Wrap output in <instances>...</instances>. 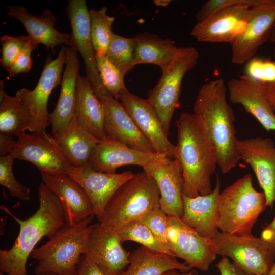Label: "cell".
<instances>
[{
	"mask_svg": "<svg viewBox=\"0 0 275 275\" xmlns=\"http://www.w3.org/2000/svg\"><path fill=\"white\" fill-rule=\"evenodd\" d=\"M39 208L30 217L21 219L5 206L0 208L16 221L19 232L12 246L0 250V270L7 275H28V258L44 237H52L66 225L62 206L56 196L42 182L38 187Z\"/></svg>",
	"mask_w": 275,
	"mask_h": 275,
	"instance_id": "1",
	"label": "cell"
},
{
	"mask_svg": "<svg viewBox=\"0 0 275 275\" xmlns=\"http://www.w3.org/2000/svg\"><path fill=\"white\" fill-rule=\"evenodd\" d=\"M225 81L215 79L200 88L193 114L200 123L216 151L217 165L226 174L240 160L234 112L227 101Z\"/></svg>",
	"mask_w": 275,
	"mask_h": 275,
	"instance_id": "2",
	"label": "cell"
},
{
	"mask_svg": "<svg viewBox=\"0 0 275 275\" xmlns=\"http://www.w3.org/2000/svg\"><path fill=\"white\" fill-rule=\"evenodd\" d=\"M176 126L177 141L174 159L182 168L183 195L194 198L211 193V177L218 166L212 143L193 113L182 112Z\"/></svg>",
	"mask_w": 275,
	"mask_h": 275,
	"instance_id": "3",
	"label": "cell"
},
{
	"mask_svg": "<svg viewBox=\"0 0 275 275\" xmlns=\"http://www.w3.org/2000/svg\"><path fill=\"white\" fill-rule=\"evenodd\" d=\"M91 216L76 225H66L43 245L35 248L30 257L36 262V275L53 273L57 275H75L93 224Z\"/></svg>",
	"mask_w": 275,
	"mask_h": 275,
	"instance_id": "4",
	"label": "cell"
},
{
	"mask_svg": "<svg viewBox=\"0 0 275 275\" xmlns=\"http://www.w3.org/2000/svg\"><path fill=\"white\" fill-rule=\"evenodd\" d=\"M264 193L253 187L247 174L227 187L217 201L218 227L221 232L235 236H250L259 215L266 207Z\"/></svg>",
	"mask_w": 275,
	"mask_h": 275,
	"instance_id": "5",
	"label": "cell"
},
{
	"mask_svg": "<svg viewBox=\"0 0 275 275\" xmlns=\"http://www.w3.org/2000/svg\"><path fill=\"white\" fill-rule=\"evenodd\" d=\"M159 199V191L153 178L144 171L135 174L112 197L99 223L115 231L160 207Z\"/></svg>",
	"mask_w": 275,
	"mask_h": 275,
	"instance_id": "6",
	"label": "cell"
},
{
	"mask_svg": "<svg viewBox=\"0 0 275 275\" xmlns=\"http://www.w3.org/2000/svg\"><path fill=\"white\" fill-rule=\"evenodd\" d=\"M199 54L192 46L179 47L154 88L150 90L147 100L157 113L168 135L173 116L180 105L182 82L185 74L197 64Z\"/></svg>",
	"mask_w": 275,
	"mask_h": 275,
	"instance_id": "7",
	"label": "cell"
},
{
	"mask_svg": "<svg viewBox=\"0 0 275 275\" xmlns=\"http://www.w3.org/2000/svg\"><path fill=\"white\" fill-rule=\"evenodd\" d=\"M217 255L230 258L250 275H268L275 261V248L261 237L218 232L211 238Z\"/></svg>",
	"mask_w": 275,
	"mask_h": 275,
	"instance_id": "8",
	"label": "cell"
},
{
	"mask_svg": "<svg viewBox=\"0 0 275 275\" xmlns=\"http://www.w3.org/2000/svg\"><path fill=\"white\" fill-rule=\"evenodd\" d=\"M58 56H49L45 61L40 78L33 90L23 88L17 91V97L25 106L30 117L28 130L45 132L50 125L47 105L52 90L61 84L62 73L66 61V47L61 45Z\"/></svg>",
	"mask_w": 275,
	"mask_h": 275,
	"instance_id": "9",
	"label": "cell"
},
{
	"mask_svg": "<svg viewBox=\"0 0 275 275\" xmlns=\"http://www.w3.org/2000/svg\"><path fill=\"white\" fill-rule=\"evenodd\" d=\"M167 232L174 257L184 260L190 269L208 270L217 255L211 239L201 237L175 216L168 215Z\"/></svg>",
	"mask_w": 275,
	"mask_h": 275,
	"instance_id": "10",
	"label": "cell"
},
{
	"mask_svg": "<svg viewBox=\"0 0 275 275\" xmlns=\"http://www.w3.org/2000/svg\"><path fill=\"white\" fill-rule=\"evenodd\" d=\"M274 30L275 0H255L245 30L231 44L232 63L241 65L253 58Z\"/></svg>",
	"mask_w": 275,
	"mask_h": 275,
	"instance_id": "11",
	"label": "cell"
},
{
	"mask_svg": "<svg viewBox=\"0 0 275 275\" xmlns=\"http://www.w3.org/2000/svg\"><path fill=\"white\" fill-rule=\"evenodd\" d=\"M14 159L34 164L41 172L68 175L72 166L54 142L45 132H32L18 138L10 153Z\"/></svg>",
	"mask_w": 275,
	"mask_h": 275,
	"instance_id": "12",
	"label": "cell"
},
{
	"mask_svg": "<svg viewBox=\"0 0 275 275\" xmlns=\"http://www.w3.org/2000/svg\"><path fill=\"white\" fill-rule=\"evenodd\" d=\"M66 11L70 21L73 47L81 56L86 77L99 99L108 92L100 80L90 32V11L85 0H69Z\"/></svg>",
	"mask_w": 275,
	"mask_h": 275,
	"instance_id": "13",
	"label": "cell"
},
{
	"mask_svg": "<svg viewBox=\"0 0 275 275\" xmlns=\"http://www.w3.org/2000/svg\"><path fill=\"white\" fill-rule=\"evenodd\" d=\"M255 0L223 9L197 22L190 35L198 41L230 45L245 30L251 6Z\"/></svg>",
	"mask_w": 275,
	"mask_h": 275,
	"instance_id": "14",
	"label": "cell"
},
{
	"mask_svg": "<svg viewBox=\"0 0 275 275\" xmlns=\"http://www.w3.org/2000/svg\"><path fill=\"white\" fill-rule=\"evenodd\" d=\"M119 99L155 152L174 158L175 145L169 140L157 113L148 100L130 93L127 89L122 92Z\"/></svg>",
	"mask_w": 275,
	"mask_h": 275,
	"instance_id": "15",
	"label": "cell"
},
{
	"mask_svg": "<svg viewBox=\"0 0 275 275\" xmlns=\"http://www.w3.org/2000/svg\"><path fill=\"white\" fill-rule=\"evenodd\" d=\"M240 159L254 171L264 193L266 206L272 208L275 202V145L269 138L257 137L238 140Z\"/></svg>",
	"mask_w": 275,
	"mask_h": 275,
	"instance_id": "16",
	"label": "cell"
},
{
	"mask_svg": "<svg viewBox=\"0 0 275 275\" xmlns=\"http://www.w3.org/2000/svg\"><path fill=\"white\" fill-rule=\"evenodd\" d=\"M134 175L130 171L118 174L102 172L94 170L87 163L81 167L72 166L67 175L85 190L95 216L99 219L115 193Z\"/></svg>",
	"mask_w": 275,
	"mask_h": 275,
	"instance_id": "17",
	"label": "cell"
},
{
	"mask_svg": "<svg viewBox=\"0 0 275 275\" xmlns=\"http://www.w3.org/2000/svg\"><path fill=\"white\" fill-rule=\"evenodd\" d=\"M166 157H168L165 154L132 149L106 136L93 148L88 163L96 171L116 173V170L120 167L134 165L143 168Z\"/></svg>",
	"mask_w": 275,
	"mask_h": 275,
	"instance_id": "18",
	"label": "cell"
},
{
	"mask_svg": "<svg viewBox=\"0 0 275 275\" xmlns=\"http://www.w3.org/2000/svg\"><path fill=\"white\" fill-rule=\"evenodd\" d=\"M143 169L156 182L160 193V208L168 215L181 218L183 214L184 179L179 163L166 157Z\"/></svg>",
	"mask_w": 275,
	"mask_h": 275,
	"instance_id": "19",
	"label": "cell"
},
{
	"mask_svg": "<svg viewBox=\"0 0 275 275\" xmlns=\"http://www.w3.org/2000/svg\"><path fill=\"white\" fill-rule=\"evenodd\" d=\"M42 182L56 196L64 211L66 225L73 226L95 216L92 203L83 188L67 175L41 172Z\"/></svg>",
	"mask_w": 275,
	"mask_h": 275,
	"instance_id": "20",
	"label": "cell"
},
{
	"mask_svg": "<svg viewBox=\"0 0 275 275\" xmlns=\"http://www.w3.org/2000/svg\"><path fill=\"white\" fill-rule=\"evenodd\" d=\"M227 88L231 102L242 105L267 131L275 130V111L266 97L263 84L244 75L229 80Z\"/></svg>",
	"mask_w": 275,
	"mask_h": 275,
	"instance_id": "21",
	"label": "cell"
},
{
	"mask_svg": "<svg viewBox=\"0 0 275 275\" xmlns=\"http://www.w3.org/2000/svg\"><path fill=\"white\" fill-rule=\"evenodd\" d=\"M99 99L104 110V127L106 136L136 150L155 152L121 102L114 99L109 93Z\"/></svg>",
	"mask_w": 275,
	"mask_h": 275,
	"instance_id": "22",
	"label": "cell"
},
{
	"mask_svg": "<svg viewBox=\"0 0 275 275\" xmlns=\"http://www.w3.org/2000/svg\"><path fill=\"white\" fill-rule=\"evenodd\" d=\"M66 54L59 99L53 111L49 114L52 135L63 132L75 117L80 61L77 51L73 47H66Z\"/></svg>",
	"mask_w": 275,
	"mask_h": 275,
	"instance_id": "23",
	"label": "cell"
},
{
	"mask_svg": "<svg viewBox=\"0 0 275 275\" xmlns=\"http://www.w3.org/2000/svg\"><path fill=\"white\" fill-rule=\"evenodd\" d=\"M6 11L10 17L19 20L24 25L31 40L43 44L53 53L60 45L73 46L70 34L55 29L56 19L51 11L44 10L38 17L30 13L24 6L13 5L8 6Z\"/></svg>",
	"mask_w": 275,
	"mask_h": 275,
	"instance_id": "24",
	"label": "cell"
},
{
	"mask_svg": "<svg viewBox=\"0 0 275 275\" xmlns=\"http://www.w3.org/2000/svg\"><path fill=\"white\" fill-rule=\"evenodd\" d=\"M122 243L115 233L98 222L93 224L84 255L91 257L115 275H118L129 264L130 253L124 249Z\"/></svg>",
	"mask_w": 275,
	"mask_h": 275,
	"instance_id": "25",
	"label": "cell"
},
{
	"mask_svg": "<svg viewBox=\"0 0 275 275\" xmlns=\"http://www.w3.org/2000/svg\"><path fill=\"white\" fill-rule=\"evenodd\" d=\"M220 187L221 182L217 177L215 187L211 193L194 198L182 196L183 214L180 218L202 237L211 239L219 232L217 201Z\"/></svg>",
	"mask_w": 275,
	"mask_h": 275,
	"instance_id": "26",
	"label": "cell"
},
{
	"mask_svg": "<svg viewBox=\"0 0 275 275\" xmlns=\"http://www.w3.org/2000/svg\"><path fill=\"white\" fill-rule=\"evenodd\" d=\"M104 117V110L101 101L93 92L87 77L79 74L75 113L77 123L89 133L101 140L106 137Z\"/></svg>",
	"mask_w": 275,
	"mask_h": 275,
	"instance_id": "27",
	"label": "cell"
},
{
	"mask_svg": "<svg viewBox=\"0 0 275 275\" xmlns=\"http://www.w3.org/2000/svg\"><path fill=\"white\" fill-rule=\"evenodd\" d=\"M129 264L118 275H165L172 270L187 272L191 269L176 257L141 245L130 253Z\"/></svg>",
	"mask_w": 275,
	"mask_h": 275,
	"instance_id": "28",
	"label": "cell"
},
{
	"mask_svg": "<svg viewBox=\"0 0 275 275\" xmlns=\"http://www.w3.org/2000/svg\"><path fill=\"white\" fill-rule=\"evenodd\" d=\"M52 136L70 164L75 167L87 164L92 150L101 141L82 128L75 117L63 132Z\"/></svg>",
	"mask_w": 275,
	"mask_h": 275,
	"instance_id": "29",
	"label": "cell"
},
{
	"mask_svg": "<svg viewBox=\"0 0 275 275\" xmlns=\"http://www.w3.org/2000/svg\"><path fill=\"white\" fill-rule=\"evenodd\" d=\"M134 38L136 46L133 67L140 64H151L158 66L162 70L173 59L178 48L171 39H163L147 32Z\"/></svg>",
	"mask_w": 275,
	"mask_h": 275,
	"instance_id": "30",
	"label": "cell"
},
{
	"mask_svg": "<svg viewBox=\"0 0 275 275\" xmlns=\"http://www.w3.org/2000/svg\"><path fill=\"white\" fill-rule=\"evenodd\" d=\"M4 81H0V133L18 138L25 134L30 124L29 114L20 99L7 95Z\"/></svg>",
	"mask_w": 275,
	"mask_h": 275,
	"instance_id": "31",
	"label": "cell"
},
{
	"mask_svg": "<svg viewBox=\"0 0 275 275\" xmlns=\"http://www.w3.org/2000/svg\"><path fill=\"white\" fill-rule=\"evenodd\" d=\"M107 7L90 10L91 39L96 56H105L114 33L112 31L115 18L108 16Z\"/></svg>",
	"mask_w": 275,
	"mask_h": 275,
	"instance_id": "32",
	"label": "cell"
},
{
	"mask_svg": "<svg viewBox=\"0 0 275 275\" xmlns=\"http://www.w3.org/2000/svg\"><path fill=\"white\" fill-rule=\"evenodd\" d=\"M112 232L117 235L122 243L127 241H134L152 250L174 257L173 253L139 219L132 221Z\"/></svg>",
	"mask_w": 275,
	"mask_h": 275,
	"instance_id": "33",
	"label": "cell"
},
{
	"mask_svg": "<svg viewBox=\"0 0 275 275\" xmlns=\"http://www.w3.org/2000/svg\"><path fill=\"white\" fill-rule=\"evenodd\" d=\"M135 46L134 37L114 33L105 57L125 75L133 68Z\"/></svg>",
	"mask_w": 275,
	"mask_h": 275,
	"instance_id": "34",
	"label": "cell"
},
{
	"mask_svg": "<svg viewBox=\"0 0 275 275\" xmlns=\"http://www.w3.org/2000/svg\"><path fill=\"white\" fill-rule=\"evenodd\" d=\"M97 69L102 85L116 100L119 99L122 92L126 89L125 75L105 56L96 55Z\"/></svg>",
	"mask_w": 275,
	"mask_h": 275,
	"instance_id": "35",
	"label": "cell"
},
{
	"mask_svg": "<svg viewBox=\"0 0 275 275\" xmlns=\"http://www.w3.org/2000/svg\"><path fill=\"white\" fill-rule=\"evenodd\" d=\"M14 158L10 154L0 157V184L8 189L11 196L23 201L30 198V190L17 181L13 171Z\"/></svg>",
	"mask_w": 275,
	"mask_h": 275,
	"instance_id": "36",
	"label": "cell"
},
{
	"mask_svg": "<svg viewBox=\"0 0 275 275\" xmlns=\"http://www.w3.org/2000/svg\"><path fill=\"white\" fill-rule=\"evenodd\" d=\"M246 63L245 75L264 84L275 82V61L253 58Z\"/></svg>",
	"mask_w": 275,
	"mask_h": 275,
	"instance_id": "37",
	"label": "cell"
},
{
	"mask_svg": "<svg viewBox=\"0 0 275 275\" xmlns=\"http://www.w3.org/2000/svg\"><path fill=\"white\" fill-rule=\"evenodd\" d=\"M30 40L28 35L12 37L4 35L0 39L2 66L8 71L22 49Z\"/></svg>",
	"mask_w": 275,
	"mask_h": 275,
	"instance_id": "38",
	"label": "cell"
},
{
	"mask_svg": "<svg viewBox=\"0 0 275 275\" xmlns=\"http://www.w3.org/2000/svg\"><path fill=\"white\" fill-rule=\"evenodd\" d=\"M168 218V215L160 207H158L145 214L139 220L146 225L158 240L171 251L167 232Z\"/></svg>",
	"mask_w": 275,
	"mask_h": 275,
	"instance_id": "39",
	"label": "cell"
},
{
	"mask_svg": "<svg viewBox=\"0 0 275 275\" xmlns=\"http://www.w3.org/2000/svg\"><path fill=\"white\" fill-rule=\"evenodd\" d=\"M38 45L30 39L8 70L9 77L16 76L18 74L30 71L33 62L31 54L32 51L38 47Z\"/></svg>",
	"mask_w": 275,
	"mask_h": 275,
	"instance_id": "40",
	"label": "cell"
},
{
	"mask_svg": "<svg viewBox=\"0 0 275 275\" xmlns=\"http://www.w3.org/2000/svg\"><path fill=\"white\" fill-rule=\"evenodd\" d=\"M252 0H209L205 2L196 15L197 22L202 21L214 14L226 8Z\"/></svg>",
	"mask_w": 275,
	"mask_h": 275,
	"instance_id": "41",
	"label": "cell"
},
{
	"mask_svg": "<svg viewBox=\"0 0 275 275\" xmlns=\"http://www.w3.org/2000/svg\"><path fill=\"white\" fill-rule=\"evenodd\" d=\"M75 275H115L105 267L87 255H83Z\"/></svg>",
	"mask_w": 275,
	"mask_h": 275,
	"instance_id": "42",
	"label": "cell"
},
{
	"mask_svg": "<svg viewBox=\"0 0 275 275\" xmlns=\"http://www.w3.org/2000/svg\"><path fill=\"white\" fill-rule=\"evenodd\" d=\"M215 267L218 269L221 275H250L226 257H223Z\"/></svg>",
	"mask_w": 275,
	"mask_h": 275,
	"instance_id": "43",
	"label": "cell"
},
{
	"mask_svg": "<svg viewBox=\"0 0 275 275\" xmlns=\"http://www.w3.org/2000/svg\"><path fill=\"white\" fill-rule=\"evenodd\" d=\"M12 136L11 134L0 133L1 157L7 155V153L10 154L15 147L17 141H14Z\"/></svg>",
	"mask_w": 275,
	"mask_h": 275,
	"instance_id": "44",
	"label": "cell"
},
{
	"mask_svg": "<svg viewBox=\"0 0 275 275\" xmlns=\"http://www.w3.org/2000/svg\"><path fill=\"white\" fill-rule=\"evenodd\" d=\"M261 237L275 248V217L264 228Z\"/></svg>",
	"mask_w": 275,
	"mask_h": 275,
	"instance_id": "45",
	"label": "cell"
},
{
	"mask_svg": "<svg viewBox=\"0 0 275 275\" xmlns=\"http://www.w3.org/2000/svg\"><path fill=\"white\" fill-rule=\"evenodd\" d=\"M264 85L266 97L272 109L275 111V82Z\"/></svg>",
	"mask_w": 275,
	"mask_h": 275,
	"instance_id": "46",
	"label": "cell"
},
{
	"mask_svg": "<svg viewBox=\"0 0 275 275\" xmlns=\"http://www.w3.org/2000/svg\"><path fill=\"white\" fill-rule=\"evenodd\" d=\"M165 275H198L196 269H192L187 272H182L179 273L176 270H172L167 272Z\"/></svg>",
	"mask_w": 275,
	"mask_h": 275,
	"instance_id": "47",
	"label": "cell"
},
{
	"mask_svg": "<svg viewBox=\"0 0 275 275\" xmlns=\"http://www.w3.org/2000/svg\"><path fill=\"white\" fill-rule=\"evenodd\" d=\"M154 3L158 6L165 7L171 2L170 0H154Z\"/></svg>",
	"mask_w": 275,
	"mask_h": 275,
	"instance_id": "48",
	"label": "cell"
},
{
	"mask_svg": "<svg viewBox=\"0 0 275 275\" xmlns=\"http://www.w3.org/2000/svg\"><path fill=\"white\" fill-rule=\"evenodd\" d=\"M268 275H275V263L270 270Z\"/></svg>",
	"mask_w": 275,
	"mask_h": 275,
	"instance_id": "49",
	"label": "cell"
},
{
	"mask_svg": "<svg viewBox=\"0 0 275 275\" xmlns=\"http://www.w3.org/2000/svg\"><path fill=\"white\" fill-rule=\"evenodd\" d=\"M46 275H57V274H56L55 273H48V274H47Z\"/></svg>",
	"mask_w": 275,
	"mask_h": 275,
	"instance_id": "50",
	"label": "cell"
},
{
	"mask_svg": "<svg viewBox=\"0 0 275 275\" xmlns=\"http://www.w3.org/2000/svg\"><path fill=\"white\" fill-rule=\"evenodd\" d=\"M274 56L275 57V48L274 49Z\"/></svg>",
	"mask_w": 275,
	"mask_h": 275,
	"instance_id": "51",
	"label": "cell"
}]
</instances>
